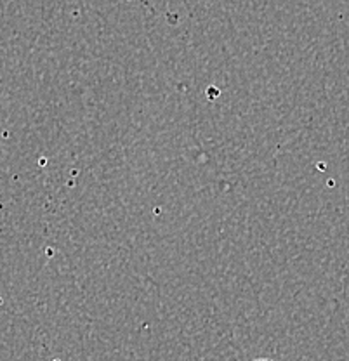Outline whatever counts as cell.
Listing matches in <instances>:
<instances>
[{
  "mask_svg": "<svg viewBox=\"0 0 349 361\" xmlns=\"http://www.w3.org/2000/svg\"><path fill=\"white\" fill-rule=\"evenodd\" d=\"M254 361H273V360H266V358H259V360H254Z\"/></svg>",
  "mask_w": 349,
  "mask_h": 361,
  "instance_id": "cell-1",
  "label": "cell"
}]
</instances>
